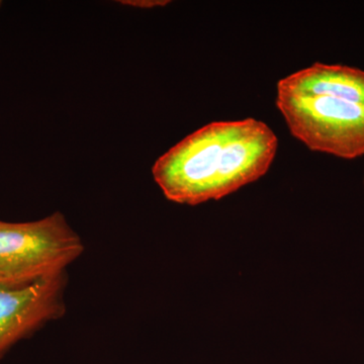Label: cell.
Segmentation results:
<instances>
[{
  "label": "cell",
  "instance_id": "1",
  "mask_svg": "<svg viewBox=\"0 0 364 364\" xmlns=\"http://www.w3.org/2000/svg\"><path fill=\"white\" fill-rule=\"evenodd\" d=\"M279 140L263 122H214L167 151L153 177L171 202L196 205L219 200L264 176Z\"/></svg>",
  "mask_w": 364,
  "mask_h": 364
},
{
  "label": "cell",
  "instance_id": "2",
  "mask_svg": "<svg viewBox=\"0 0 364 364\" xmlns=\"http://www.w3.org/2000/svg\"><path fill=\"white\" fill-rule=\"evenodd\" d=\"M60 213L40 221H0V282H26L65 272L83 251Z\"/></svg>",
  "mask_w": 364,
  "mask_h": 364
},
{
  "label": "cell",
  "instance_id": "3",
  "mask_svg": "<svg viewBox=\"0 0 364 364\" xmlns=\"http://www.w3.org/2000/svg\"><path fill=\"white\" fill-rule=\"evenodd\" d=\"M289 132L309 149L343 159L364 155V105L330 97L277 93Z\"/></svg>",
  "mask_w": 364,
  "mask_h": 364
},
{
  "label": "cell",
  "instance_id": "4",
  "mask_svg": "<svg viewBox=\"0 0 364 364\" xmlns=\"http://www.w3.org/2000/svg\"><path fill=\"white\" fill-rule=\"evenodd\" d=\"M64 273L26 282H0V355L64 312Z\"/></svg>",
  "mask_w": 364,
  "mask_h": 364
},
{
  "label": "cell",
  "instance_id": "5",
  "mask_svg": "<svg viewBox=\"0 0 364 364\" xmlns=\"http://www.w3.org/2000/svg\"><path fill=\"white\" fill-rule=\"evenodd\" d=\"M277 93L301 97H330L364 105V71L315 63L280 79Z\"/></svg>",
  "mask_w": 364,
  "mask_h": 364
},
{
  "label": "cell",
  "instance_id": "6",
  "mask_svg": "<svg viewBox=\"0 0 364 364\" xmlns=\"http://www.w3.org/2000/svg\"><path fill=\"white\" fill-rule=\"evenodd\" d=\"M122 4H128L129 6H135L141 7H154L166 6L169 1H160V0H150V1H122Z\"/></svg>",
  "mask_w": 364,
  "mask_h": 364
},
{
  "label": "cell",
  "instance_id": "7",
  "mask_svg": "<svg viewBox=\"0 0 364 364\" xmlns=\"http://www.w3.org/2000/svg\"><path fill=\"white\" fill-rule=\"evenodd\" d=\"M0 6H1V1H0Z\"/></svg>",
  "mask_w": 364,
  "mask_h": 364
}]
</instances>
